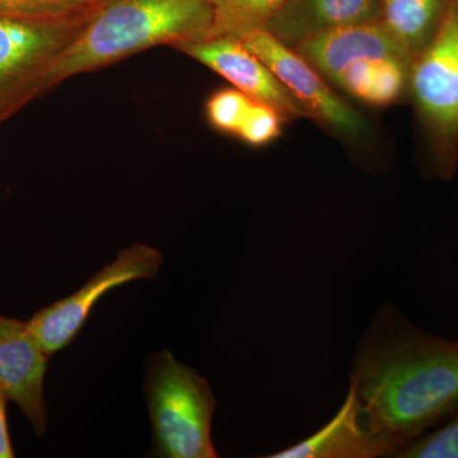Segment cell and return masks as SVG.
<instances>
[{
    "label": "cell",
    "mask_w": 458,
    "mask_h": 458,
    "mask_svg": "<svg viewBox=\"0 0 458 458\" xmlns=\"http://www.w3.org/2000/svg\"><path fill=\"white\" fill-rule=\"evenodd\" d=\"M8 396L4 390L0 387V458L14 457L13 445H12L11 436H9L7 420V401Z\"/></svg>",
    "instance_id": "ffe728a7"
},
{
    "label": "cell",
    "mask_w": 458,
    "mask_h": 458,
    "mask_svg": "<svg viewBox=\"0 0 458 458\" xmlns=\"http://www.w3.org/2000/svg\"><path fill=\"white\" fill-rule=\"evenodd\" d=\"M174 49L212 69L247 98L273 107L282 117L298 119L311 114L260 57L237 38H209L185 42Z\"/></svg>",
    "instance_id": "ba28073f"
},
{
    "label": "cell",
    "mask_w": 458,
    "mask_h": 458,
    "mask_svg": "<svg viewBox=\"0 0 458 458\" xmlns=\"http://www.w3.org/2000/svg\"><path fill=\"white\" fill-rule=\"evenodd\" d=\"M441 0H381L382 25L410 54L423 47Z\"/></svg>",
    "instance_id": "5bb4252c"
},
{
    "label": "cell",
    "mask_w": 458,
    "mask_h": 458,
    "mask_svg": "<svg viewBox=\"0 0 458 458\" xmlns=\"http://www.w3.org/2000/svg\"><path fill=\"white\" fill-rule=\"evenodd\" d=\"M411 87L428 125L452 146L458 138V0H452L438 31L415 63Z\"/></svg>",
    "instance_id": "8992f818"
},
{
    "label": "cell",
    "mask_w": 458,
    "mask_h": 458,
    "mask_svg": "<svg viewBox=\"0 0 458 458\" xmlns=\"http://www.w3.org/2000/svg\"><path fill=\"white\" fill-rule=\"evenodd\" d=\"M213 27L208 0H98L47 75V92L75 75L168 45L205 40Z\"/></svg>",
    "instance_id": "7a4b0ae2"
},
{
    "label": "cell",
    "mask_w": 458,
    "mask_h": 458,
    "mask_svg": "<svg viewBox=\"0 0 458 458\" xmlns=\"http://www.w3.org/2000/svg\"><path fill=\"white\" fill-rule=\"evenodd\" d=\"M162 262L164 256L155 247L135 243L123 250L75 293L35 313L27 327L51 357L73 342L99 298L126 283L155 278Z\"/></svg>",
    "instance_id": "5b68a950"
},
{
    "label": "cell",
    "mask_w": 458,
    "mask_h": 458,
    "mask_svg": "<svg viewBox=\"0 0 458 458\" xmlns=\"http://www.w3.org/2000/svg\"><path fill=\"white\" fill-rule=\"evenodd\" d=\"M89 13L60 18L0 16V122L47 93L51 66L82 29Z\"/></svg>",
    "instance_id": "277c9868"
},
{
    "label": "cell",
    "mask_w": 458,
    "mask_h": 458,
    "mask_svg": "<svg viewBox=\"0 0 458 458\" xmlns=\"http://www.w3.org/2000/svg\"><path fill=\"white\" fill-rule=\"evenodd\" d=\"M213 12L209 38L242 40L249 33L265 29L289 0H208Z\"/></svg>",
    "instance_id": "9a60e30c"
},
{
    "label": "cell",
    "mask_w": 458,
    "mask_h": 458,
    "mask_svg": "<svg viewBox=\"0 0 458 458\" xmlns=\"http://www.w3.org/2000/svg\"><path fill=\"white\" fill-rule=\"evenodd\" d=\"M378 14L381 0H289L265 29L283 44L297 47L319 33L373 22Z\"/></svg>",
    "instance_id": "7c38bea8"
},
{
    "label": "cell",
    "mask_w": 458,
    "mask_h": 458,
    "mask_svg": "<svg viewBox=\"0 0 458 458\" xmlns=\"http://www.w3.org/2000/svg\"><path fill=\"white\" fill-rule=\"evenodd\" d=\"M49 355L27 322L0 315V387L17 403L33 432H47L44 379Z\"/></svg>",
    "instance_id": "9c48e42d"
},
{
    "label": "cell",
    "mask_w": 458,
    "mask_h": 458,
    "mask_svg": "<svg viewBox=\"0 0 458 458\" xmlns=\"http://www.w3.org/2000/svg\"><path fill=\"white\" fill-rule=\"evenodd\" d=\"M0 123H2V122H0Z\"/></svg>",
    "instance_id": "44dd1931"
},
{
    "label": "cell",
    "mask_w": 458,
    "mask_h": 458,
    "mask_svg": "<svg viewBox=\"0 0 458 458\" xmlns=\"http://www.w3.org/2000/svg\"><path fill=\"white\" fill-rule=\"evenodd\" d=\"M282 114L267 105L252 101L237 135L251 146H264L280 134Z\"/></svg>",
    "instance_id": "d6986e66"
},
{
    "label": "cell",
    "mask_w": 458,
    "mask_h": 458,
    "mask_svg": "<svg viewBox=\"0 0 458 458\" xmlns=\"http://www.w3.org/2000/svg\"><path fill=\"white\" fill-rule=\"evenodd\" d=\"M153 452L165 458H216L212 421L216 397L197 370L158 352L147 376Z\"/></svg>",
    "instance_id": "3957f363"
},
{
    "label": "cell",
    "mask_w": 458,
    "mask_h": 458,
    "mask_svg": "<svg viewBox=\"0 0 458 458\" xmlns=\"http://www.w3.org/2000/svg\"><path fill=\"white\" fill-rule=\"evenodd\" d=\"M98 0H0V16L60 18L89 13Z\"/></svg>",
    "instance_id": "2e32d148"
},
{
    "label": "cell",
    "mask_w": 458,
    "mask_h": 458,
    "mask_svg": "<svg viewBox=\"0 0 458 458\" xmlns=\"http://www.w3.org/2000/svg\"><path fill=\"white\" fill-rule=\"evenodd\" d=\"M318 72L336 82L348 66L367 59L403 56L411 54L396 41L382 22L360 23L331 30L307 38L295 47Z\"/></svg>",
    "instance_id": "30bf717a"
},
{
    "label": "cell",
    "mask_w": 458,
    "mask_h": 458,
    "mask_svg": "<svg viewBox=\"0 0 458 458\" xmlns=\"http://www.w3.org/2000/svg\"><path fill=\"white\" fill-rule=\"evenodd\" d=\"M241 41L260 57L310 114L344 134L360 135L366 131L360 114L336 96L302 55L267 29L256 30Z\"/></svg>",
    "instance_id": "52a82bcc"
},
{
    "label": "cell",
    "mask_w": 458,
    "mask_h": 458,
    "mask_svg": "<svg viewBox=\"0 0 458 458\" xmlns=\"http://www.w3.org/2000/svg\"><path fill=\"white\" fill-rule=\"evenodd\" d=\"M349 387L394 457L457 411L458 342L430 335L394 304H381L358 343Z\"/></svg>",
    "instance_id": "6da1fadb"
},
{
    "label": "cell",
    "mask_w": 458,
    "mask_h": 458,
    "mask_svg": "<svg viewBox=\"0 0 458 458\" xmlns=\"http://www.w3.org/2000/svg\"><path fill=\"white\" fill-rule=\"evenodd\" d=\"M252 99L236 89H227L214 93L207 104L208 119L214 128L228 134H236Z\"/></svg>",
    "instance_id": "e0dca14e"
},
{
    "label": "cell",
    "mask_w": 458,
    "mask_h": 458,
    "mask_svg": "<svg viewBox=\"0 0 458 458\" xmlns=\"http://www.w3.org/2000/svg\"><path fill=\"white\" fill-rule=\"evenodd\" d=\"M394 454L393 445L370 429L357 394L349 387L342 408L327 426L267 458H377Z\"/></svg>",
    "instance_id": "8fae6325"
},
{
    "label": "cell",
    "mask_w": 458,
    "mask_h": 458,
    "mask_svg": "<svg viewBox=\"0 0 458 458\" xmlns=\"http://www.w3.org/2000/svg\"><path fill=\"white\" fill-rule=\"evenodd\" d=\"M399 458H458V410L447 424L397 452Z\"/></svg>",
    "instance_id": "ac0fdd59"
},
{
    "label": "cell",
    "mask_w": 458,
    "mask_h": 458,
    "mask_svg": "<svg viewBox=\"0 0 458 458\" xmlns=\"http://www.w3.org/2000/svg\"><path fill=\"white\" fill-rule=\"evenodd\" d=\"M410 62L403 56L361 60L348 66L336 83L370 105L391 104L403 89Z\"/></svg>",
    "instance_id": "4fadbf2b"
}]
</instances>
